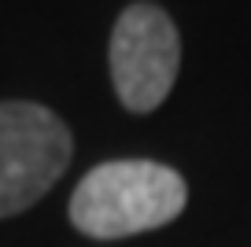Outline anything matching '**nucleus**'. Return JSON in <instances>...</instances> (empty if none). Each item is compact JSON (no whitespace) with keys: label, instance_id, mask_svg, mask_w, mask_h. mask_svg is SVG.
Listing matches in <instances>:
<instances>
[{"label":"nucleus","instance_id":"1","mask_svg":"<svg viewBox=\"0 0 251 247\" xmlns=\"http://www.w3.org/2000/svg\"><path fill=\"white\" fill-rule=\"evenodd\" d=\"M185 177L151 159H111L78 181L71 225L93 240H122L170 225L185 210Z\"/></svg>","mask_w":251,"mask_h":247},{"label":"nucleus","instance_id":"2","mask_svg":"<svg viewBox=\"0 0 251 247\" xmlns=\"http://www.w3.org/2000/svg\"><path fill=\"white\" fill-rule=\"evenodd\" d=\"M74 140L41 103L0 100V218L30 210L71 166Z\"/></svg>","mask_w":251,"mask_h":247},{"label":"nucleus","instance_id":"3","mask_svg":"<svg viewBox=\"0 0 251 247\" xmlns=\"http://www.w3.org/2000/svg\"><path fill=\"white\" fill-rule=\"evenodd\" d=\"M111 81L126 111L148 115L170 96L181 67V37L159 4H129L111 30Z\"/></svg>","mask_w":251,"mask_h":247}]
</instances>
